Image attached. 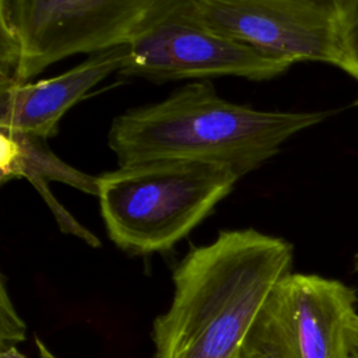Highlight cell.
I'll list each match as a JSON object with an SVG mask.
<instances>
[{"instance_id": "obj_1", "label": "cell", "mask_w": 358, "mask_h": 358, "mask_svg": "<svg viewBox=\"0 0 358 358\" xmlns=\"http://www.w3.org/2000/svg\"><path fill=\"white\" fill-rule=\"evenodd\" d=\"M292 245L253 228L220 231L172 273L173 296L152 324L154 358H234L273 287L291 273Z\"/></svg>"}, {"instance_id": "obj_2", "label": "cell", "mask_w": 358, "mask_h": 358, "mask_svg": "<svg viewBox=\"0 0 358 358\" xmlns=\"http://www.w3.org/2000/svg\"><path fill=\"white\" fill-rule=\"evenodd\" d=\"M326 113L260 110L221 98L208 80L173 91L161 102L131 108L109 127L119 166L154 159H193L231 166L243 176L298 131Z\"/></svg>"}, {"instance_id": "obj_3", "label": "cell", "mask_w": 358, "mask_h": 358, "mask_svg": "<svg viewBox=\"0 0 358 358\" xmlns=\"http://www.w3.org/2000/svg\"><path fill=\"white\" fill-rule=\"evenodd\" d=\"M241 176L228 165L154 159L98 175L109 239L130 255L172 249L201 224Z\"/></svg>"}, {"instance_id": "obj_4", "label": "cell", "mask_w": 358, "mask_h": 358, "mask_svg": "<svg viewBox=\"0 0 358 358\" xmlns=\"http://www.w3.org/2000/svg\"><path fill=\"white\" fill-rule=\"evenodd\" d=\"M157 0H0V81L129 42Z\"/></svg>"}, {"instance_id": "obj_5", "label": "cell", "mask_w": 358, "mask_h": 358, "mask_svg": "<svg viewBox=\"0 0 358 358\" xmlns=\"http://www.w3.org/2000/svg\"><path fill=\"white\" fill-rule=\"evenodd\" d=\"M126 45L120 74L158 84L224 76L263 81L291 67L214 31L193 0H157Z\"/></svg>"}, {"instance_id": "obj_6", "label": "cell", "mask_w": 358, "mask_h": 358, "mask_svg": "<svg viewBox=\"0 0 358 358\" xmlns=\"http://www.w3.org/2000/svg\"><path fill=\"white\" fill-rule=\"evenodd\" d=\"M357 302L355 291L338 280L289 273L257 312L241 358H351Z\"/></svg>"}, {"instance_id": "obj_7", "label": "cell", "mask_w": 358, "mask_h": 358, "mask_svg": "<svg viewBox=\"0 0 358 358\" xmlns=\"http://www.w3.org/2000/svg\"><path fill=\"white\" fill-rule=\"evenodd\" d=\"M217 32L292 66H341L334 6L317 0H193Z\"/></svg>"}, {"instance_id": "obj_8", "label": "cell", "mask_w": 358, "mask_h": 358, "mask_svg": "<svg viewBox=\"0 0 358 358\" xmlns=\"http://www.w3.org/2000/svg\"><path fill=\"white\" fill-rule=\"evenodd\" d=\"M126 60L124 43L94 53L50 78L24 84L0 81V129L53 137L63 115L106 77L120 73Z\"/></svg>"}, {"instance_id": "obj_9", "label": "cell", "mask_w": 358, "mask_h": 358, "mask_svg": "<svg viewBox=\"0 0 358 358\" xmlns=\"http://www.w3.org/2000/svg\"><path fill=\"white\" fill-rule=\"evenodd\" d=\"M0 144L1 183L11 179H27L53 213L62 232L77 236L92 248H99L101 241L74 220L48 186L49 182L56 180L98 196V176L81 172L62 161L48 145V138L36 134L0 129Z\"/></svg>"}, {"instance_id": "obj_10", "label": "cell", "mask_w": 358, "mask_h": 358, "mask_svg": "<svg viewBox=\"0 0 358 358\" xmlns=\"http://www.w3.org/2000/svg\"><path fill=\"white\" fill-rule=\"evenodd\" d=\"M341 66L358 80V0H340L336 6Z\"/></svg>"}, {"instance_id": "obj_11", "label": "cell", "mask_w": 358, "mask_h": 358, "mask_svg": "<svg viewBox=\"0 0 358 358\" xmlns=\"http://www.w3.org/2000/svg\"><path fill=\"white\" fill-rule=\"evenodd\" d=\"M25 323L18 316L11 298L7 292L6 278L1 277L0 285V351L15 347L17 343L25 340Z\"/></svg>"}, {"instance_id": "obj_12", "label": "cell", "mask_w": 358, "mask_h": 358, "mask_svg": "<svg viewBox=\"0 0 358 358\" xmlns=\"http://www.w3.org/2000/svg\"><path fill=\"white\" fill-rule=\"evenodd\" d=\"M0 358H27V357L21 354L15 347H10L0 351Z\"/></svg>"}, {"instance_id": "obj_13", "label": "cell", "mask_w": 358, "mask_h": 358, "mask_svg": "<svg viewBox=\"0 0 358 358\" xmlns=\"http://www.w3.org/2000/svg\"><path fill=\"white\" fill-rule=\"evenodd\" d=\"M35 343H36V347H38L41 358H56L39 338H35Z\"/></svg>"}, {"instance_id": "obj_14", "label": "cell", "mask_w": 358, "mask_h": 358, "mask_svg": "<svg viewBox=\"0 0 358 358\" xmlns=\"http://www.w3.org/2000/svg\"><path fill=\"white\" fill-rule=\"evenodd\" d=\"M351 358H358V331H357V338H355V344H354V348H352Z\"/></svg>"}, {"instance_id": "obj_15", "label": "cell", "mask_w": 358, "mask_h": 358, "mask_svg": "<svg viewBox=\"0 0 358 358\" xmlns=\"http://www.w3.org/2000/svg\"><path fill=\"white\" fill-rule=\"evenodd\" d=\"M317 1H322V3H326V4H330V6H336L340 0H317Z\"/></svg>"}, {"instance_id": "obj_16", "label": "cell", "mask_w": 358, "mask_h": 358, "mask_svg": "<svg viewBox=\"0 0 358 358\" xmlns=\"http://www.w3.org/2000/svg\"><path fill=\"white\" fill-rule=\"evenodd\" d=\"M234 358H241V352H239V354H238V355H235V357H234Z\"/></svg>"}, {"instance_id": "obj_17", "label": "cell", "mask_w": 358, "mask_h": 358, "mask_svg": "<svg viewBox=\"0 0 358 358\" xmlns=\"http://www.w3.org/2000/svg\"><path fill=\"white\" fill-rule=\"evenodd\" d=\"M355 264H357V268H358V255H357V263Z\"/></svg>"}]
</instances>
